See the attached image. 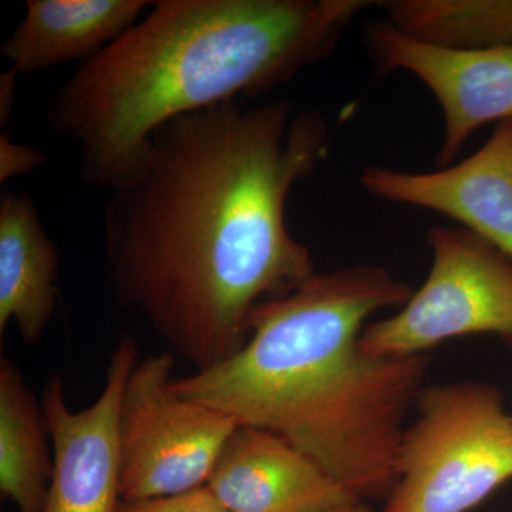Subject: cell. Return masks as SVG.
I'll return each mask as SVG.
<instances>
[{"label": "cell", "mask_w": 512, "mask_h": 512, "mask_svg": "<svg viewBox=\"0 0 512 512\" xmlns=\"http://www.w3.org/2000/svg\"><path fill=\"white\" fill-rule=\"evenodd\" d=\"M114 512H228L208 491L197 488L188 493L144 500H120Z\"/></svg>", "instance_id": "obj_15"}, {"label": "cell", "mask_w": 512, "mask_h": 512, "mask_svg": "<svg viewBox=\"0 0 512 512\" xmlns=\"http://www.w3.org/2000/svg\"><path fill=\"white\" fill-rule=\"evenodd\" d=\"M369 0H160L80 63L47 104L79 151L87 187L134 180L158 127L238 96L268 93L326 59Z\"/></svg>", "instance_id": "obj_3"}, {"label": "cell", "mask_w": 512, "mask_h": 512, "mask_svg": "<svg viewBox=\"0 0 512 512\" xmlns=\"http://www.w3.org/2000/svg\"><path fill=\"white\" fill-rule=\"evenodd\" d=\"M377 72H409L439 101L444 140L439 163L447 167L471 134L488 123L512 120V45L456 50L421 42L389 22L367 30Z\"/></svg>", "instance_id": "obj_8"}, {"label": "cell", "mask_w": 512, "mask_h": 512, "mask_svg": "<svg viewBox=\"0 0 512 512\" xmlns=\"http://www.w3.org/2000/svg\"><path fill=\"white\" fill-rule=\"evenodd\" d=\"M46 163L43 151L25 144L15 143L8 130L0 133V183H8L37 170Z\"/></svg>", "instance_id": "obj_16"}, {"label": "cell", "mask_w": 512, "mask_h": 512, "mask_svg": "<svg viewBox=\"0 0 512 512\" xmlns=\"http://www.w3.org/2000/svg\"><path fill=\"white\" fill-rule=\"evenodd\" d=\"M138 363L134 336L111 352L99 399L80 412L67 404L59 375L42 394L53 444V476L45 512H114L120 498L117 419L128 377Z\"/></svg>", "instance_id": "obj_7"}, {"label": "cell", "mask_w": 512, "mask_h": 512, "mask_svg": "<svg viewBox=\"0 0 512 512\" xmlns=\"http://www.w3.org/2000/svg\"><path fill=\"white\" fill-rule=\"evenodd\" d=\"M18 77L15 70L0 74V126H8L18 97Z\"/></svg>", "instance_id": "obj_17"}, {"label": "cell", "mask_w": 512, "mask_h": 512, "mask_svg": "<svg viewBox=\"0 0 512 512\" xmlns=\"http://www.w3.org/2000/svg\"><path fill=\"white\" fill-rule=\"evenodd\" d=\"M360 185L380 200L440 212L512 258V120L461 163L431 173L369 165Z\"/></svg>", "instance_id": "obj_9"}, {"label": "cell", "mask_w": 512, "mask_h": 512, "mask_svg": "<svg viewBox=\"0 0 512 512\" xmlns=\"http://www.w3.org/2000/svg\"><path fill=\"white\" fill-rule=\"evenodd\" d=\"M387 22L430 45L456 50L512 45V0H389Z\"/></svg>", "instance_id": "obj_14"}, {"label": "cell", "mask_w": 512, "mask_h": 512, "mask_svg": "<svg viewBox=\"0 0 512 512\" xmlns=\"http://www.w3.org/2000/svg\"><path fill=\"white\" fill-rule=\"evenodd\" d=\"M205 487L228 512H328L357 501L284 437L241 424Z\"/></svg>", "instance_id": "obj_10"}, {"label": "cell", "mask_w": 512, "mask_h": 512, "mask_svg": "<svg viewBox=\"0 0 512 512\" xmlns=\"http://www.w3.org/2000/svg\"><path fill=\"white\" fill-rule=\"evenodd\" d=\"M60 258L28 192L0 195V336L15 323L26 345L43 338L57 305Z\"/></svg>", "instance_id": "obj_12"}, {"label": "cell", "mask_w": 512, "mask_h": 512, "mask_svg": "<svg viewBox=\"0 0 512 512\" xmlns=\"http://www.w3.org/2000/svg\"><path fill=\"white\" fill-rule=\"evenodd\" d=\"M151 5L144 0H29L0 55L19 76L84 63L133 28Z\"/></svg>", "instance_id": "obj_11"}, {"label": "cell", "mask_w": 512, "mask_h": 512, "mask_svg": "<svg viewBox=\"0 0 512 512\" xmlns=\"http://www.w3.org/2000/svg\"><path fill=\"white\" fill-rule=\"evenodd\" d=\"M171 352L138 360L117 419L120 498L144 500L207 485L238 423L174 392Z\"/></svg>", "instance_id": "obj_6"}, {"label": "cell", "mask_w": 512, "mask_h": 512, "mask_svg": "<svg viewBox=\"0 0 512 512\" xmlns=\"http://www.w3.org/2000/svg\"><path fill=\"white\" fill-rule=\"evenodd\" d=\"M412 295L382 266L318 272L256 305L234 356L171 387L241 426L284 437L355 500L387 498L429 359L366 355L359 338L372 313L403 308Z\"/></svg>", "instance_id": "obj_2"}, {"label": "cell", "mask_w": 512, "mask_h": 512, "mask_svg": "<svg viewBox=\"0 0 512 512\" xmlns=\"http://www.w3.org/2000/svg\"><path fill=\"white\" fill-rule=\"evenodd\" d=\"M329 148L318 110L228 100L167 121L103 215L114 296L194 372L247 343L252 309L318 274L292 237L293 185Z\"/></svg>", "instance_id": "obj_1"}, {"label": "cell", "mask_w": 512, "mask_h": 512, "mask_svg": "<svg viewBox=\"0 0 512 512\" xmlns=\"http://www.w3.org/2000/svg\"><path fill=\"white\" fill-rule=\"evenodd\" d=\"M383 512H468L512 478V416L488 383L424 387Z\"/></svg>", "instance_id": "obj_4"}, {"label": "cell", "mask_w": 512, "mask_h": 512, "mask_svg": "<svg viewBox=\"0 0 512 512\" xmlns=\"http://www.w3.org/2000/svg\"><path fill=\"white\" fill-rule=\"evenodd\" d=\"M53 476V444L42 400L22 370L0 356V495L19 512H45Z\"/></svg>", "instance_id": "obj_13"}, {"label": "cell", "mask_w": 512, "mask_h": 512, "mask_svg": "<svg viewBox=\"0 0 512 512\" xmlns=\"http://www.w3.org/2000/svg\"><path fill=\"white\" fill-rule=\"evenodd\" d=\"M328 512H370V510L362 501H356V503L340 505V507L333 508V510Z\"/></svg>", "instance_id": "obj_18"}, {"label": "cell", "mask_w": 512, "mask_h": 512, "mask_svg": "<svg viewBox=\"0 0 512 512\" xmlns=\"http://www.w3.org/2000/svg\"><path fill=\"white\" fill-rule=\"evenodd\" d=\"M433 265L400 311L363 328L366 355H423L448 339L488 333L512 348V258L466 228L427 234Z\"/></svg>", "instance_id": "obj_5"}]
</instances>
